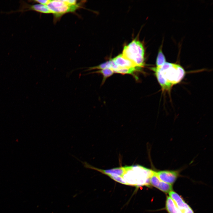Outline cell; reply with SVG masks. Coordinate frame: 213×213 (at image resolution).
Listing matches in <instances>:
<instances>
[{
    "label": "cell",
    "mask_w": 213,
    "mask_h": 213,
    "mask_svg": "<svg viewBox=\"0 0 213 213\" xmlns=\"http://www.w3.org/2000/svg\"><path fill=\"white\" fill-rule=\"evenodd\" d=\"M151 69L154 72L163 91H170L173 85L183 80L185 74L184 69L180 65L167 62L160 67Z\"/></svg>",
    "instance_id": "1"
},
{
    "label": "cell",
    "mask_w": 213,
    "mask_h": 213,
    "mask_svg": "<svg viewBox=\"0 0 213 213\" xmlns=\"http://www.w3.org/2000/svg\"><path fill=\"white\" fill-rule=\"evenodd\" d=\"M145 50L142 43L134 39L123 48L122 54L136 66L142 68L144 65Z\"/></svg>",
    "instance_id": "2"
},
{
    "label": "cell",
    "mask_w": 213,
    "mask_h": 213,
    "mask_svg": "<svg viewBox=\"0 0 213 213\" xmlns=\"http://www.w3.org/2000/svg\"><path fill=\"white\" fill-rule=\"evenodd\" d=\"M81 3L70 5L64 0H51L46 5L53 14L55 21L59 20L64 14L68 12H73L81 6Z\"/></svg>",
    "instance_id": "3"
},
{
    "label": "cell",
    "mask_w": 213,
    "mask_h": 213,
    "mask_svg": "<svg viewBox=\"0 0 213 213\" xmlns=\"http://www.w3.org/2000/svg\"><path fill=\"white\" fill-rule=\"evenodd\" d=\"M28 11H33L44 14H52L51 11L46 5L39 4H30L24 1H21L20 7L18 10L10 12L9 13L17 12H23Z\"/></svg>",
    "instance_id": "4"
},
{
    "label": "cell",
    "mask_w": 213,
    "mask_h": 213,
    "mask_svg": "<svg viewBox=\"0 0 213 213\" xmlns=\"http://www.w3.org/2000/svg\"><path fill=\"white\" fill-rule=\"evenodd\" d=\"M158 177L163 182L172 185L179 175L180 171L163 170L155 171Z\"/></svg>",
    "instance_id": "5"
},
{
    "label": "cell",
    "mask_w": 213,
    "mask_h": 213,
    "mask_svg": "<svg viewBox=\"0 0 213 213\" xmlns=\"http://www.w3.org/2000/svg\"><path fill=\"white\" fill-rule=\"evenodd\" d=\"M169 193L170 197L182 213H194L191 208L178 194L172 191Z\"/></svg>",
    "instance_id": "6"
},
{
    "label": "cell",
    "mask_w": 213,
    "mask_h": 213,
    "mask_svg": "<svg viewBox=\"0 0 213 213\" xmlns=\"http://www.w3.org/2000/svg\"><path fill=\"white\" fill-rule=\"evenodd\" d=\"M150 184L151 185L165 193H169L172 190V185L160 180L156 175L154 170L150 178Z\"/></svg>",
    "instance_id": "7"
},
{
    "label": "cell",
    "mask_w": 213,
    "mask_h": 213,
    "mask_svg": "<svg viewBox=\"0 0 213 213\" xmlns=\"http://www.w3.org/2000/svg\"><path fill=\"white\" fill-rule=\"evenodd\" d=\"M112 59L118 68L139 67L136 66L131 61L124 57L122 54Z\"/></svg>",
    "instance_id": "8"
},
{
    "label": "cell",
    "mask_w": 213,
    "mask_h": 213,
    "mask_svg": "<svg viewBox=\"0 0 213 213\" xmlns=\"http://www.w3.org/2000/svg\"><path fill=\"white\" fill-rule=\"evenodd\" d=\"M165 207L168 213H182L170 196L167 197Z\"/></svg>",
    "instance_id": "9"
},
{
    "label": "cell",
    "mask_w": 213,
    "mask_h": 213,
    "mask_svg": "<svg viewBox=\"0 0 213 213\" xmlns=\"http://www.w3.org/2000/svg\"><path fill=\"white\" fill-rule=\"evenodd\" d=\"M141 68L139 67H132L130 68H119L113 71L114 73L124 74H130L133 75L136 71H139Z\"/></svg>",
    "instance_id": "10"
},
{
    "label": "cell",
    "mask_w": 213,
    "mask_h": 213,
    "mask_svg": "<svg viewBox=\"0 0 213 213\" xmlns=\"http://www.w3.org/2000/svg\"><path fill=\"white\" fill-rule=\"evenodd\" d=\"M112 63L113 61L111 59L97 66L89 67L85 71H88L96 69L101 70L106 68L112 69Z\"/></svg>",
    "instance_id": "11"
},
{
    "label": "cell",
    "mask_w": 213,
    "mask_h": 213,
    "mask_svg": "<svg viewBox=\"0 0 213 213\" xmlns=\"http://www.w3.org/2000/svg\"><path fill=\"white\" fill-rule=\"evenodd\" d=\"M91 73L101 74L103 76L102 83H104L106 79L112 76L114 73L113 71L110 69L106 68L93 72Z\"/></svg>",
    "instance_id": "12"
},
{
    "label": "cell",
    "mask_w": 213,
    "mask_h": 213,
    "mask_svg": "<svg viewBox=\"0 0 213 213\" xmlns=\"http://www.w3.org/2000/svg\"><path fill=\"white\" fill-rule=\"evenodd\" d=\"M166 59L162 49H159L156 60V67H159L162 66L166 62Z\"/></svg>",
    "instance_id": "13"
},
{
    "label": "cell",
    "mask_w": 213,
    "mask_h": 213,
    "mask_svg": "<svg viewBox=\"0 0 213 213\" xmlns=\"http://www.w3.org/2000/svg\"><path fill=\"white\" fill-rule=\"evenodd\" d=\"M111 178L115 180V181L121 183L126 185H128L126 182L125 181V180L123 179V177L121 176H109Z\"/></svg>",
    "instance_id": "14"
},
{
    "label": "cell",
    "mask_w": 213,
    "mask_h": 213,
    "mask_svg": "<svg viewBox=\"0 0 213 213\" xmlns=\"http://www.w3.org/2000/svg\"><path fill=\"white\" fill-rule=\"evenodd\" d=\"M34 3H38L39 4L46 6L50 2V0H36L32 1Z\"/></svg>",
    "instance_id": "15"
}]
</instances>
